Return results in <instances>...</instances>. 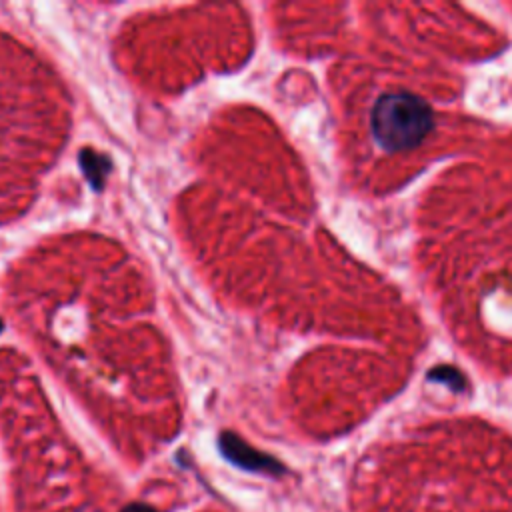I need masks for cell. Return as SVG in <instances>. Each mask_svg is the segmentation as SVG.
<instances>
[{"label":"cell","instance_id":"obj_1","mask_svg":"<svg viewBox=\"0 0 512 512\" xmlns=\"http://www.w3.org/2000/svg\"><path fill=\"white\" fill-rule=\"evenodd\" d=\"M432 124L430 106L408 92L380 96L370 116L374 138L390 152L414 148L428 136Z\"/></svg>","mask_w":512,"mask_h":512},{"label":"cell","instance_id":"obj_2","mask_svg":"<svg viewBox=\"0 0 512 512\" xmlns=\"http://www.w3.org/2000/svg\"><path fill=\"white\" fill-rule=\"evenodd\" d=\"M220 450H222V454H224L230 462H234V464H238V466H242V468H246V470L270 472V474H280V472H282V466H280L276 460H272L270 456L260 454V452H256L254 448L246 446V444H244L238 436H234V434H222V436H220Z\"/></svg>","mask_w":512,"mask_h":512},{"label":"cell","instance_id":"obj_3","mask_svg":"<svg viewBox=\"0 0 512 512\" xmlns=\"http://www.w3.org/2000/svg\"><path fill=\"white\" fill-rule=\"evenodd\" d=\"M122 512H154V510L150 506H144V504H130Z\"/></svg>","mask_w":512,"mask_h":512}]
</instances>
